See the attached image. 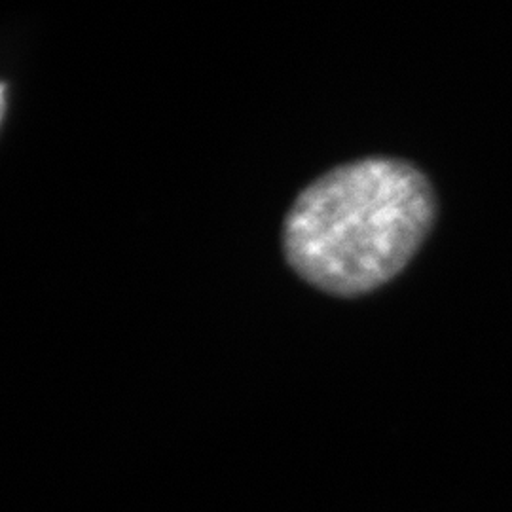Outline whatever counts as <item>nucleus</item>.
<instances>
[{
  "label": "nucleus",
  "mask_w": 512,
  "mask_h": 512,
  "mask_svg": "<svg viewBox=\"0 0 512 512\" xmlns=\"http://www.w3.org/2000/svg\"><path fill=\"white\" fill-rule=\"evenodd\" d=\"M2 112H4V88L0 86V118H2Z\"/></svg>",
  "instance_id": "f03ea898"
},
{
  "label": "nucleus",
  "mask_w": 512,
  "mask_h": 512,
  "mask_svg": "<svg viewBox=\"0 0 512 512\" xmlns=\"http://www.w3.org/2000/svg\"><path fill=\"white\" fill-rule=\"evenodd\" d=\"M439 213L418 165L370 156L336 165L308 184L283 222V253L321 293L355 298L403 272Z\"/></svg>",
  "instance_id": "f257e3e1"
}]
</instances>
